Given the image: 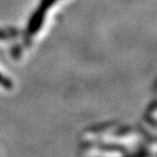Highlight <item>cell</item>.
<instances>
[{
	"instance_id": "6da1fadb",
	"label": "cell",
	"mask_w": 157,
	"mask_h": 157,
	"mask_svg": "<svg viewBox=\"0 0 157 157\" xmlns=\"http://www.w3.org/2000/svg\"><path fill=\"white\" fill-rule=\"evenodd\" d=\"M56 0H42V2L39 5L38 9L37 11L32 15L31 20H29V32L31 34L33 33H36L37 31L39 29L40 25L43 23V20H44V17L46 14L47 10L52 3H55Z\"/></svg>"
},
{
	"instance_id": "7a4b0ae2",
	"label": "cell",
	"mask_w": 157,
	"mask_h": 157,
	"mask_svg": "<svg viewBox=\"0 0 157 157\" xmlns=\"http://www.w3.org/2000/svg\"><path fill=\"white\" fill-rule=\"evenodd\" d=\"M0 85L5 86L6 88H11V87H12V83H11V81H10L8 78L3 76L1 73H0Z\"/></svg>"
},
{
	"instance_id": "3957f363",
	"label": "cell",
	"mask_w": 157,
	"mask_h": 157,
	"mask_svg": "<svg viewBox=\"0 0 157 157\" xmlns=\"http://www.w3.org/2000/svg\"><path fill=\"white\" fill-rule=\"evenodd\" d=\"M15 34L12 29H0V38H7V37L13 36Z\"/></svg>"
},
{
	"instance_id": "277c9868",
	"label": "cell",
	"mask_w": 157,
	"mask_h": 157,
	"mask_svg": "<svg viewBox=\"0 0 157 157\" xmlns=\"http://www.w3.org/2000/svg\"><path fill=\"white\" fill-rule=\"evenodd\" d=\"M132 157H147V154L146 153H137V154H135L134 156H132Z\"/></svg>"
}]
</instances>
